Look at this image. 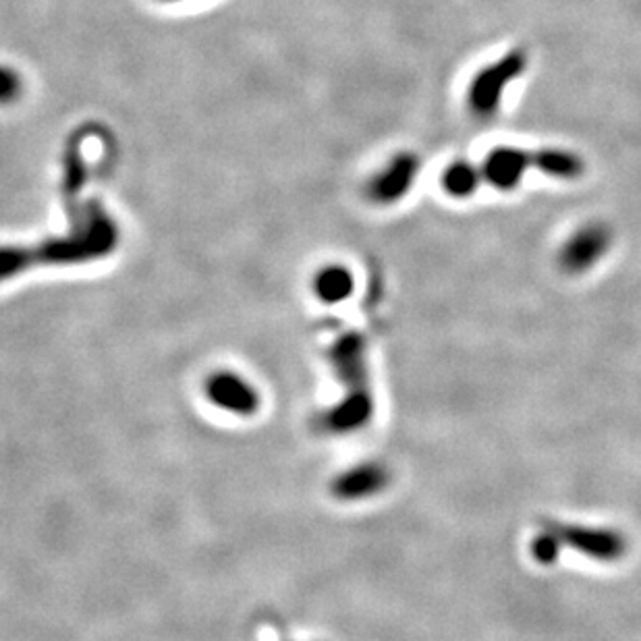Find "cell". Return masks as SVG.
Masks as SVG:
<instances>
[{"label":"cell","mask_w":641,"mask_h":641,"mask_svg":"<svg viewBox=\"0 0 641 641\" xmlns=\"http://www.w3.org/2000/svg\"><path fill=\"white\" fill-rule=\"evenodd\" d=\"M527 69V52L513 48L503 59L484 67L471 79L467 90V106L478 119H492L500 108V100L511 81Z\"/></svg>","instance_id":"3"},{"label":"cell","mask_w":641,"mask_h":641,"mask_svg":"<svg viewBox=\"0 0 641 641\" xmlns=\"http://www.w3.org/2000/svg\"><path fill=\"white\" fill-rule=\"evenodd\" d=\"M482 181H484L482 169H478L476 164H471L467 160H455L442 171V177H440L442 189L447 191L451 198H457V200L469 198V195L476 193Z\"/></svg>","instance_id":"9"},{"label":"cell","mask_w":641,"mask_h":641,"mask_svg":"<svg viewBox=\"0 0 641 641\" xmlns=\"http://www.w3.org/2000/svg\"><path fill=\"white\" fill-rule=\"evenodd\" d=\"M169 3H175V0H169Z\"/></svg>","instance_id":"13"},{"label":"cell","mask_w":641,"mask_h":641,"mask_svg":"<svg viewBox=\"0 0 641 641\" xmlns=\"http://www.w3.org/2000/svg\"><path fill=\"white\" fill-rule=\"evenodd\" d=\"M208 397L222 409L231 413H254L260 399L256 390L235 374H216L208 382Z\"/></svg>","instance_id":"7"},{"label":"cell","mask_w":641,"mask_h":641,"mask_svg":"<svg viewBox=\"0 0 641 641\" xmlns=\"http://www.w3.org/2000/svg\"><path fill=\"white\" fill-rule=\"evenodd\" d=\"M420 173V160L413 154L403 152L388 162L384 171H380L368 187L370 198L378 204H395L411 189L415 177Z\"/></svg>","instance_id":"6"},{"label":"cell","mask_w":641,"mask_h":641,"mask_svg":"<svg viewBox=\"0 0 641 641\" xmlns=\"http://www.w3.org/2000/svg\"><path fill=\"white\" fill-rule=\"evenodd\" d=\"M314 291L318 293V297L326 303H337L343 301L351 295L353 291V276L351 272H347L341 266H330L326 270H322L316 276V283H314Z\"/></svg>","instance_id":"11"},{"label":"cell","mask_w":641,"mask_h":641,"mask_svg":"<svg viewBox=\"0 0 641 641\" xmlns=\"http://www.w3.org/2000/svg\"><path fill=\"white\" fill-rule=\"evenodd\" d=\"M610 229L602 222H588L579 227L561 249V266L569 272H581L594 266L610 247Z\"/></svg>","instance_id":"4"},{"label":"cell","mask_w":641,"mask_h":641,"mask_svg":"<svg viewBox=\"0 0 641 641\" xmlns=\"http://www.w3.org/2000/svg\"><path fill=\"white\" fill-rule=\"evenodd\" d=\"M330 357L334 359L341 380L347 384V393L351 395L334 411L326 413L324 426L330 432H349L357 430L364 422L370 420L372 415V397L368 388V372L364 361V343H361L353 334L345 337L332 349Z\"/></svg>","instance_id":"2"},{"label":"cell","mask_w":641,"mask_h":641,"mask_svg":"<svg viewBox=\"0 0 641 641\" xmlns=\"http://www.w3.org/2000/svg\"><path fill=\"white\" fill-rule=\"evenodd\" d=\"M384 486V473L376 465L359 467L334 484V492L343 498H361L370 496Z\"/></svg>","instance_id":"10"},{"label":"cell","mask_w":641,"mask_h":641,"mask_svg":"<svg viewBox=\"0 0 641 641\" xmlns=\"http://www.w3.org/2000/svg\"><path fill=\"white\" fill-rule=\"evenodd\" d=\"M19 90V77L13 75L11 69H5V79H3V100L9 102L11 98H15Z\"/></svg>","instance_id":"12"},{"label":"cell","mask_w":641,"mask_h":641,"mask_svg":"<svg viewBox=\"0 0 641 641\" xmlns=\"http://www.w3.org/2000/svg\"><path fill=\"white\" fill-rule=\"evenodd\" d=\"M67 218L71 231L65 237L48 239L34 247L30 245H7L0 258V274L7 281L34 266H73L88 264L98 258H106L119 241L115 222L104 212L98 202H88L69 208Z\"/></svg>","instance_id":"1"},{"label":"cell","mask_w":641,"mask_h":641,"mask_svg":"<svg viewBox=\"0 0 641 641\" xmlns=\"http://www.w3.org/2000/svg\"><path fill=\"white\" fill-rule=\"evenodd\" d=\"M534 166L532 152H525L511 146L494 148L482 162V177L488 185L498 191H511L519 187L527 169Z\"/></svg>","instance_id":"5"},{"label":"cell","mask_w":641,"mask_h":641,"mask_svg":"<svg viewBox=\"0 0 641 641\" xmlns=\"http://www.w3.org/2000/svg\"><path fill=\"white\" fill-rule=\"evenodd\" d=\"M532 156H534V169H538L548 177L573 181L585 173L583 160L569 150L544 148V150L532 152Z\"/></svg>","instance_id":"8"}]
</instances>
